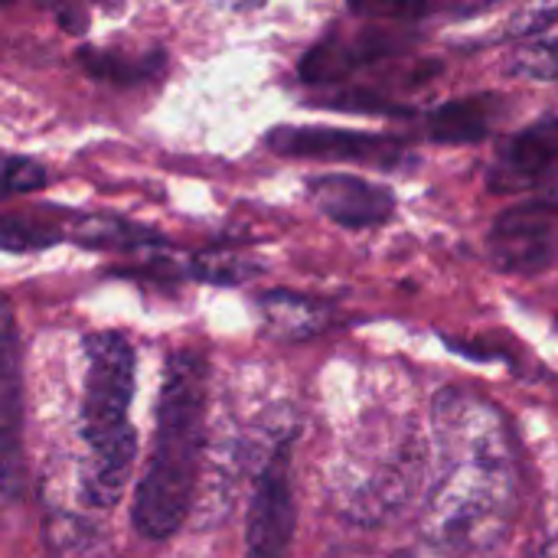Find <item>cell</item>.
Segmentation results:
<instances>
[{"mask_svg": "<svg viewBox=\"0 0 558 558\" xmlns=\"http://www.w3.org/2000/svg\"><path fill=\"white\" fill-rule=\"evenodd\" d=\"M396 558H415L412 553H402V556H396Z\"/></svg>", "mask_w": 558, "mask_h": 558, "instance_id": "cell-22", "label": "cell"}, {"mask_svg": "<svg viewBox=\"0 0 558 558\" xmlns=\"http://www.w3.org/2000/svg\"><path fill=\"white\" fill-rule=\"evenodd\" d=\"M311 203L343 229H376L392 219L396 196L356 173H320L307 183Z\"/></svg>", "mask_w": 558, "mask_h": 558, "instance_id": "cell-8", "label": "cell"}, {"mask_svg": "<svg viewBox=\"0 0 558 558\" xmlns=\"http://www.w3.org/2000/svg\"><path fill=\"white\" fill-rule=\"evenodd\" d=\"M504 111H507V105L494 92L464 95V98L438 105L428 114L425 128H428V137L438 144H477L494 134Z\"/></svg>", "mask_w": 558, "mask_h": 558, "instance_id": "cell-10", "label": "cell"}, {"mask_svg": "<svg viewBox=\"0 0 558 558\" xmlns=\"http://www.w3.org/2000/svg\"><path fill=\"white\" fill-rule=\"evenodd\" d=\"M206 396L209 366L203 353H170L154 412L150 454L144 461L131 507V523L137 536L150 543L177 536V530L190 517L206 448Z\"/></svg>", "mask_w": 558, "mask_h": 558, "instance_id": "cell-2", "label": "cell"}, {"mask_svg": "<svg viewBox=\"0 0 558 558\" xmlns=\"http://www.w3.org/2000/svg\"><path fill=\"white\" fill-rule=\"evenodd\" d=\"M507 69L520 78L558 82V23L549 29L523 36L520 49L510 56Z\"/></svg>", "mask_w": 558, "mask_h": 558, "instance_id": "cell-16", "label": "cell"}, {"mask_svg": "<svg viewBox=\"0 0 558 558\" xmlns=\"http://www.w3.org/2000/svg\"><path fill=\"white\" fill-rule=\"evenodd\" d=\"M3 481L7 490L16 487V461H20V353L13 314H3Z\"/></svg>", "mask_w": 558, "mask_h": 558, "instance_id": "cell-13", "label": "cell"}, {"mask_svg": "<svg viewBox=\"0 0 558 558\" xmlns=\"http://www.w3.org/2000/svg\"><path fill=\"white\" fill-rule=\"evenodd\" d=\"M294 523H298V510H294V484H291V454L288 445H278L252 490L242 558H288Z\"/></svg>", "mask_w": 558, "mask_h": 558, "instance_id": "cell-5", "label": "cell"}, {"mask_svg": "<svg viewBox=\"0 0 558 558\" xmlns=\"http://www.w3.org/2000/svg\"><path fill=\"white\" fill-rule=\"evenodd\" d=\"M46 186V167L36 163L33 157H20V154H10L3 160V190L13 196V193H26V190H39Z\"/></svg>", "mask_w": 558, "mask_h": 558, "instance_id": "cell-19", "label": "cell"}, {"mask_svg": "<svg viewBox=\"0 0 558 558\" xmlns=\"http://www.w3.org/2000/svg\"><path fill=\"white\" fill-rule=\"evenodd\" d=\"M134 399V350L121 333H92L85 340L82 438L88 458L111 451H137L128 409Z\"/></svg>", "mask_w": 558, "mask_h": 558, "instance_id": "cell-3", "label": "cell"}, {"mask_svg": "<svg viewBox=\"0 0 558 558\" xmlns=\"http://www.w3.org/2000/svg\"><path fill=\"white\" fill-rule=\"evenodd\" d=\"M409 43L412 36H405L399 26H360L356 33H333L307 49V56L301 59V78L314 85H330L405 49Z\"/></svg>", "mask_w": 558, "mask_h": 558, "instance_id": "cell-7", "label": "cell"}, {"mask_svg": "<svg viewBox=\"0 0 558 558\" xmlns=\"http://www.w3.org/2000/svg\"><path fill=\"white\" fill-rule=\"evenodd\" d=\"M258 307H262L265 330L278 340H307V337H317L320 330H327V324H330L327 304L294 294V291H268V294H262Z\"/></svg>", "mask_w": 558, "mask_h": 558, "instance_id": "cell-12", "label": "cell"}, {"mask_svg": "<svg viewBox=\"0 0 558 558\" xmlns=\"http://www.w3.org/2000/svg\"><path fill=\"white\" fill-rule=\"evenodd\" d=\"M558 23V0H536L510 20V36H530Z\"/></svg>", "mask_w": 558, "mask_h": 558, "instance_id": "cell-20", "label": "cell"}, {"mask_svg": "<svg viewBox=\"0 0 558 558\" xmlns=\"http://www.w3.org/2000/svg\"><path fill=\"white\" fill-rule=\"evenodd\" d=\"M558 167V114H549L510 137L490 170V190L517 193L536 186Z\"/></svg>", "mask_w": 558, "mask_h": 558, "instance_id": "cell-9", "label": "cell"}, {"mask_svg": "<svg viewBox=\"0 0 558 558\" xmlns=\"http://www.w3.org/2000/svg\"><path fill=\"white\" fill-rule=\"evenodd\" d=\"M59 239L62 235L52 226H39L33 219H13L10 216L0 229V242L7 252H36V248H46Z\"/></svg>", "mask_w": 558, "mask_h": 558, "instance_id": "cell-18", "label": "cell"}, {"mask_svg": "<svg viewBox=\"0 0 558 558\" xmlns=\"http://www.w3.org/2000/svg\"><path fill=\"white\" fill-rule=\"evenodd\" d=\"M490 255L504 271H539L558 255V186L500 213L490 229Z\"/></svg>", "mask_w": 558, "mask_h": 558, "instance_id": "cell-4", "label": "cell"}, {"mask_svg": "<svg viewBox=\"0 0 558 558\" xmlns=\"http://www.w3.org/2000/svg\"><path fill=\"white\" fill-rule=\"evenodd\" d=\"M520 494L513 438L504 412L464 389L435 402V477L422 530L438 549H490L504 539Z\"/></svg>", "mask_w": 558, "mask_h": 558, "instance_id": "cell-1", "label": "cell"}, {"mask_svg": "<svg viewBox=\"0 0 558 558\" xmlns=\"http://www.w3.org/2000/svg\"><path fill=\"white\" fill-rule=\"evenodd\" d=\"M265 144L294 160H347V163H373V167H396L405 157L402 141L373 131H350V128H320V124H281L275 128Z\"/></svg>", "mask_w": 558, "mask_h": 558, "instance_id": "cell-6", "label": "cell"}, {"mask_svg": "<svg viewBox=\"0 0 558 558\" xmlns=\"http://www.w3.org/2000/svg\"><path fill=\"white\" fill-rule=\"evenodd\" d=\"M252 265L232 252H199L186 258V278L209 281V284H235L252 278Z\"/></svg>", "mask_w": 558, "mask_h": 558, "instance_id": "cell-17", "label": "cell"}, {"mask_svg": "<svg viewBox=\"0 0 558 558\" xmlns=\"http://www.w3.org/2000/svg\"><path fill=\"white\" fill-rule=\"evenodd\" d=\"M78 62L88 75L101 78V82H114V85H141L150 82L163 72L167 56L160 49H147V52H124V49H98V46H85L78 49Z\"/></svg>", "mask_w": 558, "mask_h": 558, "instance_id": "cell-14", "label": "cell"}, {"mask_svg": "<svg viewBox=\"0 0 558 558\" xmlns=\"http://www.w3.org/2000/svg\"><path fill=\"white\" fill-rule=\"evenodd\" d=\"M546 558H558V526L553 530L549 543H546Z\"/></svg>", "mask_w": 558, "mask_h": 558, "instance_id": "cell-21", "label": "cell"}, {"mask_svg": "<svg viewBox=\"0 0 558 558\" xmlns=\"http://www.w3.org/2000/svg\"><path fill=\"white\" fill-rule=\"evenodd\" d=\"M69 239H75L85 248L131 252V255H147V252L167 245L160 232L144 229L137 222H128V219H118V216H101V213L69 216Z\"/></svg>", "mask_w": 558, "mask_h": 558, "instance_id": "cell-11", "label": "cell"}, {"mask_svg": "<svg viewBox=\"0 0 558 558\" xmlns=\"http://www.w3.org/2000/svg\"><path fill=\"white\" fill-rule=\"evenodd\" d=\"M497 0H369L363 3L366 13L373 16H386L392 23H412V20H425V16H474L481 10H490Z\"/></svg>", "mask_w": 558, "mask_h": 558, "instance_id": "cell-15", "label": "cell"}]
</instances>
